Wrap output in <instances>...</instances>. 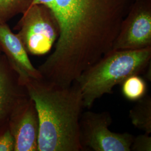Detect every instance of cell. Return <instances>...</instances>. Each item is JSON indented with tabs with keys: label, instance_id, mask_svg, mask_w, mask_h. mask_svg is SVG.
<instances>
[{
	"label": "cell",
	"instance_id": "obj_1",
	"mask_svg": "<svg viewBox=\"0 0 151 151\" xmlns=\"http://www.w3.org/2000/svg\"><path fill=\"white\" fill-rule=\"evenodd\" d=\"M134 1L33 0L48 7L60 29L54 51L38 68L44 79L70 86L112 50Z\"/></svg>",
	"mask_w": 151,
	"mask_h": 151
},
{
	"label": "cell",
	"instance_id": "obj_2",
	"mask_svg": "<svg viewBox=\"0 0 151 151\" xmlns=\"http://www.w3.org/2000/svg\"><path fill=\"white\" fill-rule=\"evenodd\" d=\"M21 77L38 112V151H82L79 124L85 106L77 83L65 86Z\"/></svg>",
	"mask_w": 151,
	"mask_h": 151
},
{
	"label": "cell",
	"instance_id": "obj_3",
	"mask_svg": "<svg viewBox=\"0 0 151 151\" xmlns=\"http://www.w3.org/2000/svg\"><path fill=\"white\" fill-rule=\"evenodd\" d=\"M151 47L137 50H111L76 80L85 108H90L105 94L113 93L128 77L143 73L151 65Z\"/></svg>",
	"mask_w": 151,
	"mask_h": 151
},
{
	"label": "cell",
	"instance_id": "obj_4",
	"mask_svg": "<svg viewBox=\"0 0 151 151\" xmlns=\"http://www.w3.org/2000/svg\"><path fill=\"white\" fill-rule=\"evenodd\" d=\"M15 29L28 54L42 55L48 53L60 34L57 22L47 6H30L22 14Z\"/></svg>",
	"mask_w": 151,
	"mask_h": 151
},
{
	"label": "cell",
	"instance_id": "obj_5",
	"mask_svg": "<svg viewBox=\"0 0 151 151\" xmlns=\"http://www.w3.org/2000/svg\"><path fill=\"white\" fill-rule=\"evenodd\" d=\"M113 120L108 111H87L80 120V142L83 149L94 151H130L134 136L109 129Z\"/></svg>",
	"mask_w": 151,
	"mask_h": 151
},
{
	"label": "cell",
	"instance_id": "obj_6",
	"mask_svg": "<svg viewBox=\"0 0 151 151\" xmlns=\"http://www.w3.org/2000/svg\"><path fill=\"white\" fill-rule=\"evenodd\" d=\"M151 47V0H135L122 24L113 50Z\"/></svg>",
	"mask_w": 151,
	"mask_h": 151
},
{
	"label": "cell",
	"instance_id": "obj_7",
	"mask_svg": "<svg viewBox=\"0 0 151 151\" xmlns=\"http://www.w3.org/2000/svg\"><path fill=\"white\" fill-rule=\"evenodd\" d=\"M30 97L21 75L4 54L0 55V129L11 115Z\"/></svg>",
	"mask_w": 151,
	"mask_h": 151
},
{
	"label": "cell",
	"instance_id": "obj_8",
	"mask_svg": "<svg viewBox=\"0 0 151 151\" xmlns=\"http://www.w3.org/2000/svg\"><path fill=\"white\" fill-rule=\"evenodd\" d=\"M8 124L15 139V151H38L39 121L35 103L30 97L16 108Z\"/></svg>",
	"mask_w": 151,
	"mask_h": 151
},
{
	"label": "cell",
	"instance_id": "obj_9",
	"mask_svg": "<svg viewBox=\"0 0 151 151\" xmlns=\"http://www.w3.org/2000/svg\"><path fill=\"white\" fill-rule=\"evenodd\" d=\"M0 51L15 67L22 76L43 78L38 68L32 65L21 39L12 32L7 23L0 22Z\"/></svg>",
	"mask_w": 151,
	"mask_h": 151
},
{
	"label": "cell",
	"instance_id": "obj_10",
	"mask_svg": "<svg viewBox=\"0 0 151 151\" xmlns=\"http://www.w3.org/2000/svg\"><path fill=\"white\" fill-rule=\"evenodd\" d=\"M130 119L133 125L145 133H151V97L145 95L137 101L129 111Z\"/></svg>",
	"mask_w": 151,
	"mask_h": 151
},
{
	"label": "cell",
	"instance_id": "obj_11",
	"mask_svg": "<svg viewBox=\"0 0 151 151\" xmlns=\"http://www.w3.org/2000/svg\"><path fill=\"white\" fill-rule=\"evenodd\" d=\"M122 92L124 97L132 101H137L146 95V81L139 75L128 77L121 84Z\"/></svg>",
	"mask_w": 151,
	"mask_h": 151
},
{
	"label": "cell",
	"instance_id": "obj_12",
	"mask_svg": "<svg viewBox=\"0 0 151 151\" xmlns=\"http://www.w3.org/2000/svg\"><path fill=\"white\" fill-rule=\"evenodd\" d=\"M33 0H0V22L7 23L13 17L22 14Z\"/></svg>",
	"mask_w": 151,
	"mask_h": 151
},
{
	"label": "cell",
	"instance_id": "obj_13",
	"mask_svg": "<svg viewBox=\"0 0 151 151\" xmlns=\"http://www.w3.org/2000/svg\"><path fill=\"white\" fill-rule=\"evenodd\" d=\"M15 142L9 124L0 129V151H15Z\"/></svg>",
	"mask_w": 151,
	"mask_h": 151
},
{
	"label": "cell",
	"instance_id": "obj_14",
	"mask_svg": "<svg viewBox=\"0 0 151 151\" xmlns=\"http://www.w3.org/2000/svg\"><path fill=\"white\" fill-rule=\"evenodd\" d=\"M130 151H151V137L150 134L145 133L134 137L130 147Z\"/></svg>",
	"mask_w": 151,
	"mask_h": 151
},
{
	"label": "cell",
	"instance_id": "obj_15",
	"mask_svg": "<svg viewBox=\"0 0 151 151\" xmlns=\"http://www.w3.org/2000/svg\"><path fill=\"white\" fill-rule=\"evenodd\" d=\"M0 52H1V51H0Z\"/></svg>",
	"mask_w": 151,
	"mask_h": 151
}]
</instances>
